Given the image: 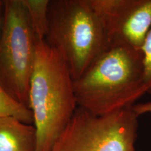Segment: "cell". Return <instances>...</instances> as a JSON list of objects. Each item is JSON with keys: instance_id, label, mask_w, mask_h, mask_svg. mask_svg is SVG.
<instances>
[{"instance_id": "1", "label": "cell", "mask_w": 151, "mask_h": 151, "mask_svg": "<svg viewBox=\"0 0 151 151\" xmlns=\"http://www.w3.org/2000/svg\"><path fill=\"white\" fill-rule=\"evenodd\" d=\"M141 49L113 42L73 81L77 106L95 116L132 107L148 92Z\"/></svg>"}, {"instance_id": "2", "label": "cell", "mask_w": 151, "mask_h": 151, "mask_svg": "<svg viewBox=\"0 0 151 151\" xmlns=\"http://www.w3.org/2000/svg\"><path fill=\"white\" fill-rule=\"evenodd\" d=\"M73 81L65 62L44 40L37 39L30 81L29 109L37 131L35 151H51L77 108Z\"/></svg>"}, {"instance_id": "3", "label": "cell", "mask_w": 151, "mask_h": 151, "mask_svg": "<svg viewBox=\"0 0 151 151\" xmlns=\"http://www.w3.org/2000/svg\"><path fill=\"white\" fill-rule=\"evenodd\" d=\"M48 21L44 41L63 58L73 81L111 45L90 0H50Z\"/></svg>"}, {"instance_id": "4", "label": "cell", "mask_w": 151, "mask_h": 151, "mask_svg": "<svg viewBox=\"0 0 151 151\" xmlns=\"http://www.w3.org/2000/svg\"><path fill=\"white\" fill-rule=\"evenodd\" d=\"M4 3L0 83L15 99L29 109V92L37 38L22 0H5Z\"/></svg>"}, {"instance_id": "5", "label": "cell", "mask_w": 151, "mask_h": 151, "mask_svg": "<svg viewBox=\"0 0 151 151\" xmlns=\"http://www.w3.org/2000/svg\"><path fill=\"white\" fill-rule=\"evenodd\" d=\"M138 118L132 107L95 116L77 106L51 151H136Z\"/></svg>"}, {"instance_id": "6", "label": "cell", "mask_w": 151, "mask_h": 151, "mask_svg": "<svg viewBox=\"0 0 151 151\" xmlns=\"http://www.w3.org/2000/svg\"><path fill=\"white\" fill-rule=\"evenodd\" d=\"M111 43L141 49L151 28V0H90Z\"/></svg>"}, {"instance_id": "7", "label": "cell", "mask_w": 151, "mask_h": 151, "mask_svg": "<svg viewBox=\"0 0 151 151\" xmlns=\"http://www.w3.org/2000/svg\"><path fill=\"white\" fill-rule=\"evenodd\" d=\"M36 147L35 126L14 117L0 118V151H35Z\"/></svg>"}, {"instance_id": "8", "label": "cell", "mask_w": 151, "mask_h": 151, "mask_svg": "<svg viewBox=\"0 0 151 151\" xmlns=\"http://www.w3.org/2000/svg\"><path fill=\"white\" fill-rule=\"evenodd\" d=\"M27 10L35 37L45 40L48 31V11L49 0H22Z\"/></svg>"}, {"instance_id": "9", "label": "cell", "mask_w": 151, "mask_h": 151, "mask_svg": "<svg viewBox=\"0 0 151 151\" xmlns=\"http://www.w3.org/2000/svg\"><path fill=\"white\" fill-rule=\"evenodd\" d=\"M1 117H14L24 123H34L32 111L15 99L0 83V118Z\"/></svg>"}, {"instance_id": "10", "label": "cell", "mask_w": 151, "mask_h": 151, "mask_svg": "<svg viewBox=\"0 0 151 151\" xmlns=\"http://www.w3.org/2000/svg\"><path fill=\"white\" fill-rule=\"evenodd\" d=\"M141 50L143 55V69L145 82L148 90L147 93L151 94V28L147 34Z\"/></svg>"}, {"instance_id": "11", "label": "cell", "mask_w": 151, "mask_h": 151, "mask_svg": "<svg viewBox=\"0 0 151 151\" xmlns=\"http://www.w3.org/2000/svg\"><path fill=\"white\" fill-rule=\"evenodd\" d=\"M132 109L138 117L145 113H151V101L134 104Z\"/></svg>"}, {"instance_id": "12", "label": "cell", "mask_w": 151, "mask_h": 151, "mask_svg": "<svg viewBox=\"0 0 151 151\" xmlns=\"http://www.w3.org/2000/svg\"><path fill=\"white\" fill-rule=\"evenodd\" d=\"M4 10V1L0 0V37H1L3 28Z\"/></svg>"}]
</instances>
